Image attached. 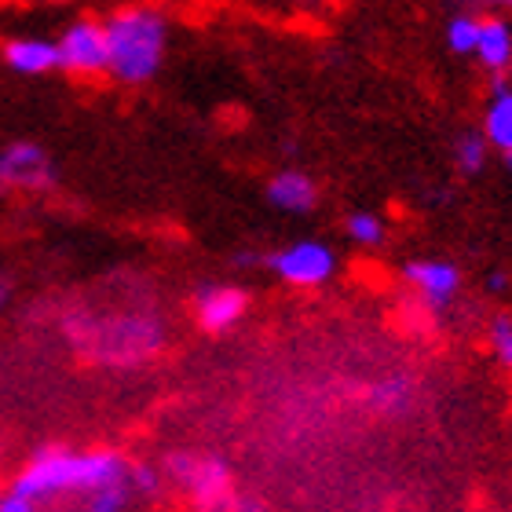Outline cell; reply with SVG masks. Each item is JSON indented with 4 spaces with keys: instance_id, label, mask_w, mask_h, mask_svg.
<instances>
[{
    "instance_id": "6da1fadb",
    "label": "cell",
    "mask_w": 512,
    "mask_h": 512,
    "mask_svg": "<svg viewBox=\"0 0 512 512\" xmlns=\"http://www.w3.org/2000/svg\"><path fill=\"white\" fill-rule=\"evenodd\" d=\"M128 483V461L118 450H74V447H41L33 450L26 469L15 476L11 491L30 494L41 505L66 498V494H96L103 487Z\"/></svg>"
},
{
    "instance_id": "7a4b0ae2",
    "label": "cell",
    "mask_w": 512,
    "mask_h": 512,
    "mask_svg": "<svg viewBox=\"0 0 512 512\" xmlns=\"http://www.w3.org/2000/svg\"><path fill=\"white\" fill-rule=\"evenodd\" d=\"M63 333L92 363L118 366V370L150 363L165 348V326L147 311H118V315L77 311L63 319Z\"/></svg>"
},
{
    "instance_id": "3957f363",
    "label": "cell",
    "mask_w": 512,
    "mask_h": 512,
    "mask_svg": "<svg viewBox=\"0 0 512 512\" xmlns=\"http://www.w3.org/2000/svg\"><path fill=\"white\" fill-rule=\"evenodd\" d=\"M107 44H110V70L107 74L121 85H143L161 70L165 44H169V26L165 15L154 8H121L107 22Z\"/></svg>"
},
{
    "instance_id": "277c9868",
    "label": "cell",
    "mask_w": 512,
    "mask_h": 512,
    "mask_svg": "<svg viewBox=\"0 0 512 512\" xmlns=\"http://www.w3.org/2000/svg\"><path fill=\"white\" fill-rule=\"evenodd\" d=\"M165 480L176 491L187 494V502L198 512H231L235 502V476L224 458L205 454V450H176L165 458Z\"/></svg>"
},
{
    "instance_id": "5b68a950",
    "label": "cell",
    "mask_w": 512,
    "mask_h": 512,
    "mask_svg": "<svg viewBox=\"0 0 512 512\" xmlns=\"http://www.w3.org/2000/svg\"><path fill=\"white\" fill-rule=\"evenodd\" d=\"M267 271H275L282 282L300 289L311 286H326L337 271V253H333L326 242H315V238H300L293 246H282L275 253L264 256Z\"/></svg>"
},
{
    "instance_id": "8992f818",
    "label": "cell",
    "mask_w": 512,
    "mask_h": 512,
    "mask_svg": "<svg viewBox=\"0 0 512 512\" xmlns=\"http://www.w3.org/2000/svg\"><path fill=\"white\" fill-rule=\"evenodd\" d=\"M55 44H59V70H66V74L96 77L110 70V44L103 22L96 19L70 22Z\"/></svg>"
},
{
    "instance_id": "52a82bcc",
    "label": "cell",
    "mask_w": 512,
    "mask_h": 512,
    "mask_svg": "<svg viewBox=\"0 0 512 512\" xmlns=\"http://www.w3.org/2000/svg\"><path fill=\"white\" fill-rule=\"evenodd\" d=\"M0 187L4 191H52L55 165L37 143H11L0 150Z\"/></svg>"
},
{
    "instance_id": "ba28073f",
    "label": "cell",
    "mask_w": 512,
    "mask_h": 512,
    "mask_svg": "<svg viewBox=\"0 0 512 512\" xmlns=\"http://www.w3.org/2000/svg\"><path fill=\"white\" fill-rule=\"evenodd\" d=\"M249 311V293L238 286H224V282H209L194 293V322L205 333H227L235 330L238 322L246 319Z\"/></svg>"
},
{
    "instance_id": "9c48e42d",
    "label": "cell",
    "mask_w": 512,
    "mask_h": 512,
    "mask_svg": "<svg viewBox=\"0 0 512 512\" xmlns=\"http://www.w3.org/2000/svg\"><path fill=\"white\" fill-rule=\"evenodd\" d=\"M403 278L410 282V289L425 300L428 308H447L461 289L458 264H450V260H432V256H428V260H410V264L403 267Z\"/></svg>"
},
{
    "instance_id": "30bf717a",
    "label": "cell",
    "mask_w": 512,
    "mask_h": 512,
    "mask_svg": "<svg viewBox=\"0 0 512 512\" xmlns=\"http://www.w3.org/2000/svg\"><path fill=\"white\" fill-rule=\"evenodd\" d=\"M267 202L275 205L278 213L304 216L319 205V183L311 180L308 172L286 169L278 172V176H271V183H267Z\"/></svg>"
},
{
    "instance_id": "8fae6325",
    "label": "cell",
    "mask_w": 512,
    "mask_h": 512,
    "mask_svg": "<svg viewBox=\"0 0 512 512\" xmlns=\"http://www.w3.org/2000/svg\"><path fill=\"white\" fill-rule=\"evenodd\" d=\"M4 63L15 74H26V77L52 74V70H59V44L44 41V37H11L4 44Z\"/></svg>"
},
{
    "instance_id": "7c38bea8",
    "label": "cell",
    "mask_w": 512,
    "mask_h": 512,
    "mask_svg": "<svg viewBox=\"0 0 512 512\" xmlns=\"http://www.w3.org/2000/svg\"><path fill=\"white\" fill-rule=\"evenodd\" d=\"M476 59L483 70L505 74L512 66V22L505 15H487L480 19V37H476Z\"/></svg>"
},
{
    "instance_id": "4fadbf2b",
    "label": "cell",
    "mask_w": 512,
    "mask_h": 512,
    "mask_svg": "<svg viewBox=\"0 0 512 512\" xmlns=\"http://www.w3.org/2000/svg\"><path fill=\"white\" fill-rule=\"evenodd\" d=\"M483 136L494 150H512V85L498 77L491 85V99L483 110Z\"/></svg>"
},
{
    "instance_id": "5bb4252c",
    "label": "cell",
    "mask_w": 512,
    "mask_h": 512,
    "mask_svg": "<svg viewBox=\"0 0 512 512\" xmlns=\"http://www.w3.org/2000/svg\"><path fill=\"white\" fill-rule=\"evenodd\" d=\"M487 154H491V143H487L483 132H461L458 143H454V165L465 176H476L487 165Z\"/></svg>"
},
{
    "instance_id": "9a60e30c",
    "label": "cell",
    "mask_w": 512,
    "mask_h": 512,
    "mask_svg": "<svg viewBox=\"0 0 512 512\" xmlns=\"http://www.w3.org/2000/svg\"><path fill=\"white\" fill-rule=\"evenodd\" d=\"M476 37H480V19L472 11H458L447 22V44L454 55H472L476 52Z\"/></svg>"
},
{
    "instance_id": "2e32d148",
    "label": "cell",
    "mask_w": 512,
    "mask_h": 512,
    "mask_svg": "<svg viewBox=\"0 0 512 512\" xmlns=\"http://www.w3.org/2000/svg\"><path fill=\"white\" fill-rule=\"evenodd\" d=\"M344 231H348V238H352L355 246H381L384 242V220L377 213H366V209L348 216Z\"/></svg>"
},
{
    "instance_id": "e0dca14e",
    "label": "cell",
    "mask_w": 512,
    "mask_h": 512,
    "mask_svg": "<svg viewBox=\"0 0 512 512\" xmlns=\"http://www.w3.org/2000/svg\"><path fill=\"white\" fill-rule=\"evenodd\" d=\"M128 494H132V487H128V483H118V487H103V491L88 494L85 512H125Z\"/></svg>"
},
{
    "instance_id": "ac0fdd59",
    "label": "cell",
    "mask_w": 512,
    "mask_h": 512,
    "mask_svg": "<svg viewBox=\"0 0 512 512\" xmlns=\"http://www.w3.org/2000/svg\"><path fill=\"white\" fill-rule=\"evenodd\" d=\"M491 352L494 359L505 366V370H512V319L509 315H498V319L491 322Z\"/></svg>"
},
{
    "instance_id": "d6986e66",
    "label": "cell",
    "mask_w": 512,
    "mask_h": 512,
    "mask_svg": "<svg viewBox=\"0 0 512 512\" xmlns=\"http://www.w3.org/2000/svg\"><path fill=\"white\" fill-rule=\"evenodd\" d=\"M128 487L139 494H147V498H154V494H161V472L150 469L147 461H139V465H128Z\"/></svg>"
},
{
    "instance_id": "ffe728a7",
    "label": "cell",
    "mask_w": 512,
    "mask_h": 512,
    "mask_svg": "<svg viewBox=\"0 0 512 512\" xmlns=\"http://www.w3.org/2000/svg\"><path fill=\"white\" fill-rule=\"evenodd\" d=\"M0 512H44V505L30 494H19V491H8L0 494Z\"/></svg>"
},
{
    "instance_id": "44dd1931",
    "label": "cell",
    "mask_w": 512,
    "mask_h": 512,
    "mask_svg": "<svg viewBox=\"0 0 512 512\" xmlns=\"http://www.w3.org/2000/svg\"><path fill=\"white\" fill-rule=\"evenodd\" d=\"M406 392H410V384L406 381H399V377H395V381H381L374 388V399H381V403H392V406H399L406 399Z\"/></svg>"
},
{
    "instance_id": "7402d4cb",
    "label": "cell",
    "mask_w": 512,
    "mask_h": 512,
    "mask_svg": "<svg viewBox=\"0 0 512 512\" xmlns=\"http://www.w3.org/2000/svg\"><path fill=\"white\" fill-rule=\"evenodd\" d=\"M231 512H271V509H267L264 498H256V494L238 491V494H235V502H231Z\"/></svg>"
},
{
    "instance_id": "603a6c76",
    "label": "cell",
    "mask_w": 512,
    "mask_h": 512,
    "mask_svg": "<svg viewBox=\"0 0 512 512\" xmlns=\"http://www.w3.org/2000/svg\"><path fill=\"white\" fill-rule=\"evenodd\" d=\"M469 8H498V11H512V0H465Z\"/></svg>"
},
{
    "instance_id": "cb8c5ba5",
    "label": "cell",
    "mask_w": 512,
    "mask_h": 512,
    "mask_svg": "<svg viewBox=\"0 0 512 512\" xmlns=\"http://www.w3.org/2000/svg\"><path fill=\"white\" fill-rule=\"evenodd\" d=\"M487 286H491L494 293H502V289L509 286V275H505V271H494V275L487 278Z\"/></svg>"
},
{
    "instance_id": "d4e9b609",
    "label": "cell",
    "mask_w": 512,
    "mask_h": 512,
    "mask_svg": "<svg viewBox=\"0 0 512 512\" xmlns=\"http://www.w3.org/2000/svg\"><path fill=\"white\" fill-rule=\"evenodd\" d=\"M8 300H11V278L0 275V311L8 308Z\"/></svg>"
},
{
    "instance_id": "484cf974",
    "label": "cell",
    "mask_w": 512,
    "mask_h": 512,
    "mask_svg": "<svg viewBox=\"0 0 512 512\" xmlns=\"http://www.w3.org/2000/svg\"><path fill=\"white\" fill-rule=\"evenodd\" d=\"M502 158H505V169H509V172H512V150H505Z\"/></svg>"
},
{
    "instance_id": "4316f807",
    "label": "cell",
    "mask_w": 512,
    "mask_h": 512,
    "mask_svg": "<svg viewBox=\"0 0 512 512\" xmlns=\"http://www.w3.org/2000/svg\"><path fill=\"white\" fill-rule=\"evenodd\" d=\"M0 191H4V187H0Z\"/></svg>"
}]
</instances>
